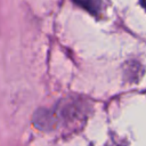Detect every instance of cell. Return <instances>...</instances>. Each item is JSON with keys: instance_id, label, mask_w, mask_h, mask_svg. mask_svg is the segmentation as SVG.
Returning <instances> with one entry per match:
<instances>
[{"instance_id": "cell-1", "label": "cell", "mask_w": 146, "mask_h": 146, "mask_svg": "<svg viewBox=\"0 0 146 146\" xmlns=\"http://www.w3.org/2000/svg\"><path fill=\"white\" fill-rule=\"evenodd\" d=\"M73 2L92 15H97L100 10V0H73Z\"/></svg>"}, {"instance_id": "cell-2", "label": "cell", "mask_w": 146, "mask_h": 146, "mask_svg": "<svg viewBox=\"0 0 146 146\" xmlns=\"http://www.w3.org/2000/svg\"><path fill=\"white\" fill-rule=\"evenodd\" d=\"M141 1V5H143V7L146 9V0H140Z\"/></svg>"}]
</instances>
